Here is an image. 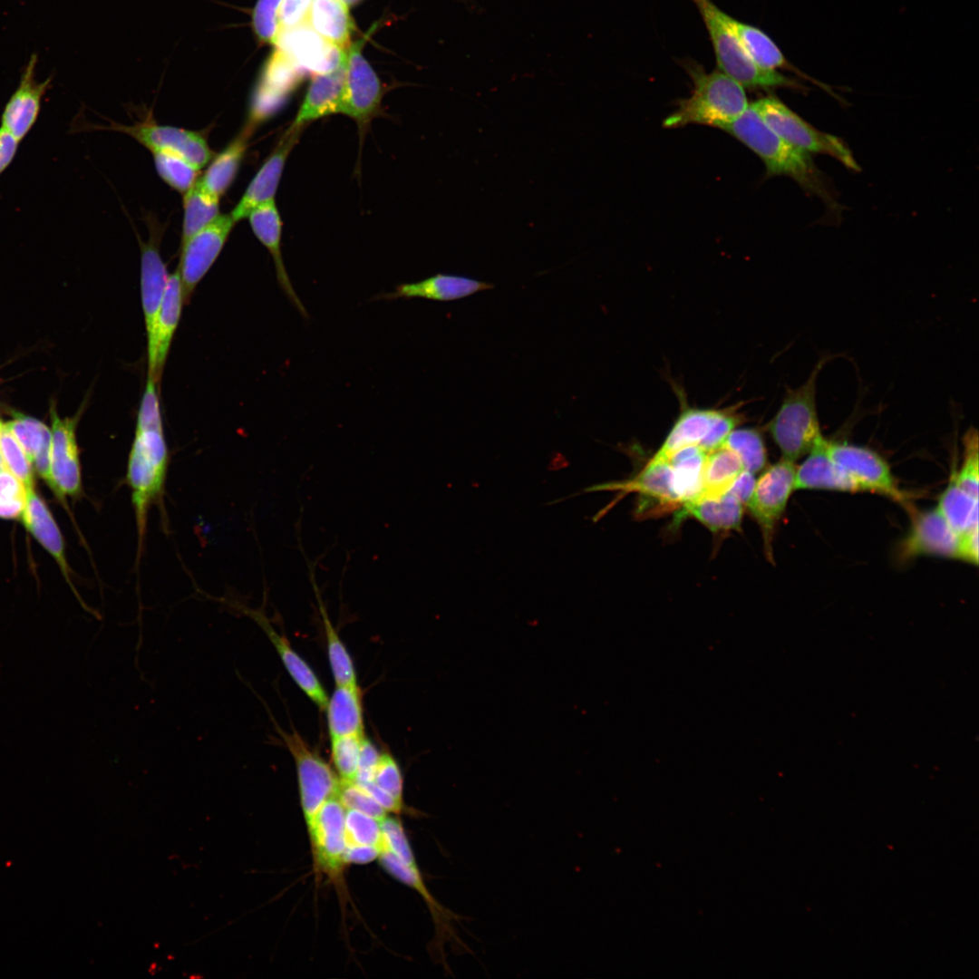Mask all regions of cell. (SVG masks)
<instances>
[{
  "label": "cell",
  "instance_id": "obj_4",
  "mask_svg": "<svg viewBox=\"0 0 979 979\" xmlns=\"http://www.w3.org/2000/svg\"><path fill=\"white\" fill-rule=\"evenodd\" d=\"M829 360V355L822 357L805 383L787 390L779 410L767 425L782 459L796 462L823 436L817 410V381Z\"/></svg>",
  "mask_w": 979,
  "mask_h": 979
},
{
  "label": "cell",
  "instance_id": "obj_7",
  "mask_svg": "<svg viewBox=\"0 0 979 979\" xmlns=\"http://www.w3.org/2000/svg\"><path fill=\"white\" fill-rule=\"evenodd\" d=\"M275 727L294 758L301 808L305 825L308 826L322 805L338 795L340 779L329 764L312 751L298 732H287L276 723Z\"/></svg>",
  "mask_w": 979,
  "mask_h": 979
},
{
  "label": "cell",
  "instance_id": "obj_52",
  "mask_svg": "<svg viewBox=\"0 0 979 979\" xmlns=\"http://www.w3.org/2000/svg\"><path fill=\"white\" fill-rule=\"evenodd\" d=\"M373 781L397 800L403 802L402 775L397 761L391 754L380 755Z\"/></svg>",
  "mask_w": 979,
  "mask_h": 979
},
{
  "label": "cell",
  "instance_id": "obj_8",
  "mask_svg": "<svg viewBox=\"0 0 979 979\" xmlns=\"http://www.w3.org/2000/svg\"><path fill=\"white\" fill-rule=\"evenodd\" d=\"M373 25L363 38L350 44L346 51L345 77L340 113L354 120L364 131L380 110L383 97L381 82L362 54V47L375 29Z\"/></svg>",
  "mask_w": 979,
  "mask_h": 979
},
{
  "label": "cell",
  "instance_id": "obj_55",
  "mask_svg": "<svg viewBox=\"0 0 979 979\" xmlns=\"http://www.w3.org/2000/svg\"><path fill=\"white\" fill-rule=\"evenodd\" d=\"M358 785L369 793L386 812L400 813L403 809V802L397 800L373 780Z\"/></svg>",
  "mask_w": 979,
  "mask_h": 979
},
{
  "label": "cell",
  "instance_id": "obj_17",
  "mask_svg": "<svg viewBox=\"0 0 979 979\" xmlns=\"http://www.w3.org/2000/svg\"><path fill=\"white\" fill-rule=\"evenodd\" d=\"M302 126H290L276 149L262 164L242 195L231 216L236 223L247 218L258 206L275 200L286 160L297 142Z\"/></svg>",
  "mask_w": 979,
  "mask_h": 979
},
{
  "label": "cell",
  "instance_id": "obj_29",
  "mask_svg": "<svg viewBox=\"0 0 979 979\" xmlns=\"http://www.w3.org/2000/svg\"><path fill=\"white\" fill-rule=\"evenodd\" d=\"M675 522L694 518L713 533L739 530L743 516V505L732 494L717 498H698L681 506Z\"/></svg>",
  "mask_w": 979,
  "mask_h": 979
},
{
  "label": "cell",
  "instance_id": "obj_14",
  "mask_svg": "<svg viewBox=\"0 0 979 979\" xmlns=\"http://www.w3.org/2000/svg\"><path fill=\"white\" fill-rule=\"evenodd\" d=\"M827 451L865 491L877 492L895 500L906 501V494L898 488L888 463L873 450L828 441Z\"/></svg>",
  "mask_w": 979,
  "mask_h": 979
},
{
  "label": "cell",
  "instance_id": "obj_26",
  "mask_svg": "<svg viewBox=\"0 0 979 979\" xmlns=\"http://www.w3.org/2000/svg\"><path fill=\"white\" fill-rule=\"evenodd\" d=\"M141 245V294L147 339L151 335L163 299L169 275L154 234Z\"/></svg>",
  "mask_w": 979,
  "mask_h": 979
},
{
  "label": "cell",
  "instance_id": "obj_54",
  "mask_svg": "<svg viewBox=\"0 0 979 979\" xmlns=\"http://www.w3.org/2000/svg\"><path fill=\"white\" fill-rule=\"evenodd\" d=\"M380 755L381 754L374 744L363 737L361 744L359 765L354 780L355 783L363 784L373 780Z\"/></svg>",
  "mask_w": 979,
  "mask_h": 979
},
{
  "label": "cell",
  "instance_id": "obj_45",
  "mask_svg": "<svg viewBox=\"0 0 979 979\" xmlns=\"http://www.w3.org/2000/svg\"><path fill=\"white\" fill-rule=\"evenodd\" d=\"M346 846H375L382 849L380 820L355 809H345Z\"/></svg>",
  "mask_w": 979,
  "mask_h": 979
},
{
  "label": "cell",
  "instance_id": "obj_32",
  "mask_svg": "<svg viewBox=\"0 0 979 979\" xmlns=\"http://www.w3.org/2000/svg\"><path fill=\"white\" fill-rule=\"evenodd\" d=\"M15 437L34 470L50 486L51 429L41 421L19 412L5 422Z\"/></svg>",
  "mask_w": 979,
  "mask_h": 979
},
{
  "label": "cell",
  "instance_id": "obj_31",
  "mask_svg": "<svg viewBox=\"0 0 979 979\" xmlns=\"http://www.w3.org/2000/svg\"><path fill=\"white\" fill-rule=\"evenodd\" d=\"M342 0H312L305 24L325 41L347 50L355 24Z\"/></svg>",
  "mask_w": 979,
  "mask_h": 979
},
{
  "label": "cell",
  "instance_id": "obj_34",
  "mask_svg": "<svg viewBox=\"0 0 979 979\" xmlns=\"http://www.w3.org/2000/svg\"><path fill=\"white\" fill-rule=\"evenodd\" d=\"M325 709L331 738L363 735L362 697L357 685H336Z\"/></svg>",
  "mask_w": 979,
  "mask_h": 979
},
{
  "label": "cell",
  "instance_id": "obj_59",
  "mask_svg": "<svg viewBox=\"0 0 979 979\" xmlns=\"http://www.w3.org/2000/svg\"><path fill=\"white\" fill-rule=\"evenodd\" d=\"M382 849L375 846L347 845L345 849L346 864H367L379 858Z\"/></svg>",
  "mask_w": 979,
  "mask_h": 979
},
{
  "label": "cell",
  "instance_id": "obj_50",
  "mask_svg": "<svg viewBox=\"0 0 979 979\" xmlns=\"http://www.w3.org/2000/svg\"><path fill=\"white\" fill-rule=\"evenodd\" d=\"M739 406L716 409L710 430L699 447L706 453L723 445L729 434L743 422Z\"/></svg>",
  "mask_w": 979,
  "mask_h": 979
},
{
  "label": "cell",
  "instance_id": "obj_18",
  "mask_svg": "<svg viewBox=\"0 0 979 979\" xmlns=\"http://www.w3.org/2000/svg\"><path fill=\"white\" fill-rule=\"evenodd\" d=\"M902 558L934 555L959 558V535L937 508L916 513L911 528L900 546Z\"/></svg>",
  "mask_w": 979,
  "mask_h": 979
},
{
  "label": "cell",
  "instance_id": "obj_37",
  "mask_svg": "<svg viewBox=\"0 0 979 979\" xmlns=\"http://www.w3.org/2000/svg\"><path fill=\"white\" fill-rule=\"evenodd\" d=\"M726 20L745 51L760 67L769 70L792 69L777 44L761 29L726 14Z\"/></svg>",
  "mask_w": 979,
  "mask_h": 979
},
{
  "label": "cell",
  "instance_id": "obj_16",
  "mask_svg": "<svg viewBox=\"0 0 979 979\" xmlns=\"http://www.w3.org/2000/svg\"><path fill=\"white\" fill-rule=\"evenodd\" d=\"M303 72L313 74L331 72L346 58V51L330 44L305 23L281 32L275 46Z\"/></svg>",
  "mask_w": 979,
  "mask_h": 979
},
{
  "label": "cell",
  "instance_id": "obj_36",
  "mask_svg": "<svg viewBox=\"0 0 979 979\" xmlns=\"http://www.w3.org/2000/svg\"><path fill=\"white\" fill-rule=\"evenodd\" d=\"M706 452L698 445L675 451L668 460L673 470L674 490L682 506L698 498Z\"/></svg>",
  "mask_w": 979,
  "mask_h": 979
},
{
  "label": "cell",
  "instance_id": "obj_46",
  "mask_svg": "<svg viewBox=\"0 0 979 979\" xmlns=\"http://www.w3.org/2000/svg\"><path fill=\"white\" fill-rule=\"evenodd\" d=\"M27 489L0 459V519H20L26 503Z\"/></svg>",
  "mask_w": 979,
  "mask_h": 979
},
{
  "label": "cell",
  "instance_id": "obj_1",
  "mask_svg": "<svg viewBox=\"0 0 979 979\" xmlns=\"http://www.w3.org/2000/svg\"><path fill=\"white\" fill-rule=\"evenodd\" d=\"M159 388L153 380L147 378L126 468L125 480L131 490L137 528V564L144 548L150 509L152 505H163L169 468Z\"/></svg>",
  "mask_w": 979,
  "mask_h": 979
},
{
  "label": "cell",
  "instance_id": "obj_60",
  "mask_svg": "<svg viewBox=\"0 0 979 979\" xmlns=\"http://www.w3.org/2000/svg\"><path fill=\"white\" fill-rule=\"evenodd\" d=\"M348 7L354 5L362 0H342Z\"/></svg>",
  "mask_w": 979,
  "mask_h": 979
},
{
  "label": "cell",
  "instance_id": "obj_42",
  "mask_svg": "<svg viewBox=\"0 0 979 979\" xmlns=\"http://www.w3.org/2000/svg\"><path fill=\"white\" fill-rule=\"evenodd\" d=\"M151 153L159 176L179 193L185 194L198 179L199 170L181 157L164 151Z\"/></svg>",
  "mask_w": 979,
  "mask_h": 979
},
{
  "label": "cell",
  "instance_id": "obj_5",
  "mask_svg": "<svg viewBox=\"0 0 979 979\" xmlns=\"http://www.w3.org/2000/svg\"><path fill=\"white\" fill-rule=\"evenodd\" d=\"M709 34L719 71L743 88H799L792 79L758 66L749 56L726 20V13L712 0H692Z\"/></svg>",
  "mask_w": 979,
  "mask_h": 979
},
{
  "label": "cell",
  "instance_id": "obj_33",
  "mask_svg": "<svg viewBox=\"0 0 979 979\" xmlns=\"http://www.w3.org/2000/svg\"><path fill=\"white\" fill-rule=\"evenodd\" d=\"M716 409L682 404L681 412L654 458L668 460L677 451L698 445L708 433Z\"/></svg>",
  "mask_w": 979,
  "mask_h": 979
},
{
  "label": "cell",
  "instance_id": "obj_10",
  "mask_svg": "<svg viewBox=\"0 0 979 979\" xmlns=\"http://www.w3.org/2000/svg\"><path fill=\"white\" fill-rule=\"evenodd\" d=\"M82 410L73 417L62 418L55 407L50 410L52 421L50 450V489L61 502L82 494L80 450L76 429Z\"/></svg>",
  "mask_w": 979,
  "mask_h": 979
},
{
  "label": "cell",
  "instance_id": "obj_15",
  "mask_svg": "<svg viewBox=\"0 0 979 979\" xmlns=\"http://www.w3.org/2000/svg\"><path fill=\"white\" fill-rule=\"evenodd\" d=\"M38 57L32 53L24 67L15 92L5 103L1 114V125L18 141H22L35 124L42 107L43 98L51 87L49 76L39 82L35 77Z\"/></svg>",
  "mask_w": 979,
  "mask_h": 979
},
{
  "label": "cell",
  "instance_id": "obj_53",
  "mask_svg": "<svg viewBox=\"0 0 979 979\" xmlns=\"http://www.w3.org/2000/svg\"><path fill=\"white\" fill-rule=\"evenodd\" d=\"M312 0H282L279 7L280 34L305 23Z\"/></svg>",
  "mask_w": 979,
  "mask_h": 979
},
{
  "label": "cell",
  "instance_id": "obj_48",
  "mask_svg": "<svg viewBox=\"0 0 979 979\" xmlns=\"http://www.w3.org/2000/svg\"><path fill=\"white\" fill-rule=\"evenodd\" d=\"M282 0H257L252 15L254 32L261 43L276 45L280 35L279 7Z\"/></svg>",
  "mask_w": 979,
  "mask_h": 979
},
{
  "label": "cell",
  "instance_id": "obj_41",
  "mask_svg": "<svg viewBox=\"0 0 979 979\" xmlns=\"http://www.w3.org/2000/svg\"><path fill=\"white\" fill-rule=\"evenodd\" d=\"M319 609L326 635L327 653L331 670L336 685H357L356 674L352 658L333 626L317 592Z\"/></svg>",
  "mask_w": 979,
  "mask_h": 979
},
{
  "label": "cell",
  "instance_id": "obj_13",
  "mask_svg": "<svg viewBox=\"0 0 979 979\" xmlns=\"http://www.w3.org/2000/svg\"><path fill=\"white\" fill-rule=\"evenodd\" d=\"M111 129L131 136L151 152L176 154L199 170L215 155L207 139L199 131L148 121L131 126L112 123Z\"/></svg>",
  "mask_w": 979,
  "mask_h": 979
},
{
  "label": "cell",
  "instance_id": "obj_11",
  "mask_svg": "<svg viewBox=\"0 0 979 979\" xmlns=\"http://www.w3.org/2000/svg\"><path fill=\"white\" fill-rule=\"evenodd\" d=\"M796 466L785 459L765 470L756 480L753 493L747 503L749 510L759 524L767 557L772 558V538L777 523L794 490Z\"/></svg>",
  "mask_w": 979,
  "mask_h": 979
},
{
  "label": "cell",
  "instance_id": "obj_27",
  "mask_svg": "<svg viewBox=\"0 0 979 979\" xmlns=\"http://www.w3.org/2000/svg\"><path fill=\"white\" fill-rule=\"evenodd\" d=\"M344 77L345 61L331 72L313 74L305 97L291 125L305 126L317 119L340 113Z\"/></svg>",
  "mask_w": 979,
  "mask_h": 979
},
{
  "label": "cell",
  "instance_id": "obj_56",
  "mask_svg": "<svg viewBox=\"0 0 979 979\" xmlns=\"http://www.w3.org/2000/svg\"><path fill=\"white\" fill-rule=\"evenodd\" d=\"M755 484L754 474L743 470L727 492L732 494L742 505H747L753 493Z\"/></svg>",
  "mask_w": 979,
  "mask_h": 979
},
{
  "label": "cell",
  "instance_id": "obj_22",
  "mask_svg": "<svg viewBox=\"0 0 979 979\" xmlns=\"http://www.w3.org/2000/svg\"><path fill=\"white\" fill-rule=\"evenodd\" d=\"M493 287L494 285L491 283L463 276L436 274L421 281L398 285L393 291L381 293L371 298V301L423 298L439 302H450Z\"/></svg>",
  "mask_w": 979,
  "mask_h": 979
},
{
  "label": "cell",
  "instance_id": "obj_21",
  "mask_svg": "<svg viewBox=\"0 0 979 979\" xmlns=\"http://www.w3.org/2000/svg\"><path fill=\"white\" fill-rule=\"evenodd\" d=\"M20 520L25 529L52 556L75 596L86 608L73 583L72 569L67 561L61 530L45 501L34 488L27 490L26 503Z\"/></svg>",
  "mask_w": 979,
  "mask_h": 979
},
{
  "label": "cell",
  "instance_id": "obj_38",
  "mask_svg": "<svg viewBox=\"0 0 979 979\" xmlns=\"http://www.w3.org/2000/svg\"><path fill=\"white\" fill-rule=\"evenodd\" d=\"M937 509L959 536L978 528V498L960 488L953 475L940 495Z\"/></svg>",
  "mask_w": 979,
  "mask_h": 979
},
{
  "label": "cell",
  "instance_id": "obj_47",
  "mask_svg": "<svg viewBox=\"0 0 979 979\" xmlns=\"http://www.w3.org/2000/svg\"><path fill=\"white\" fill-rule=\"evenodd\" d=\"M964 459L960 470L953 474L957 485L974 498H978L979 462L978 432L969 428L963 438Z\"/></svg>",
  "mask_w": 979,
  "mask_h": 979
},
{
  "label": "cell",
  "instance_id": "obj_30",
  "mask_svg": "<svg viewBox=\"0 0 979 979\" xmlns=\"http://www.w3.org/2000/svg\"><path fill=\"white\" fill-rule=\"evenodd\" d=\"M253 132L254 129L245 124L226 148L214 155L204 174L198 179L208 193L220 199L229 189L239 170Z\"/></svg>",
  "mask_w": 979,
  "mask_h": 979
},
{
  "label": "cell",
  "instance_id": "obj_35",
  "mask_svg": "<svg viewBox=\"0 0 979 979\" xmlns=\"http://www.w3.org/2000/svg\"><path fill=\"white\" fill-rule=\"evenodd\" d=\"M743 470L739 456L725 445L708 452L698 498H717L725 494Z\"/></svg>",
  "mask_w": 979,
  "mask_h": 979
},
{
  "label": "cell",
  "instance_id": "obj_24",
  "mask_svg": "<svg viewBox=\"0 0 979 979\" xmlns=\"http://www.w3.org/2000/svg\"><path fill=\"white\" fill-rule=\"evenodd\" d=\"M827 442L828 440L822 436L809 451L804 461L796 467L794 490L865 491L858 482L830 458L827 451Z\"/></svg>",
  "mask_w": 979,
  "mask_h": 979
},
{
  "label": "cell",
  "instance_id": "obj_40",
  "mask_svg": "<svg viewBox=\"0 0 979 979\" xmlns=\"http://www.w3.org/2000/svg\"><path fill=\"white\" fill-rule=\"evenodd\" d=\"M723 445L739 456L745 470L753 474L762 470L767 464L765 443L758 429H734Z\"/></svg>",
  "mask_w": 979,
  "mask_h": 979
},
{
  "label": "cell",
  "instance_id": "obj_12",
  "mask_svg": "<svg viewBox=\"0 0 979 979\" xmlns=\"http://www.w3.org/2000/svg\"><path fill=\"white\" fill-rule=\"evenodd\" d=\"M235 224L230 213L220 214L180 246L178 271L185 304L189 303L196 286L215 263Z\"/></svg>",
  "mask_w": 979,
  "mask_h": 979
},
{
  "label": "cell",
  "instance_id": "obj_25",
  "mask_svg": "<svg viewBox=\"0 0 979 979\" xmlns=\"http://www.w3.org/2000/svg\"><path fill=\"white\" fill-rule=\"evenodd\" d=\"M237 608L248 617L252 618L262 628L276 648L286 671L299 688L320 709H325L328 697L324 687L306 662L292 648L288 640L275 630L262 611L250 609L245 606H237Z\"/></svg>",
  "mask_w": 979,
  "mask_h": 979
},
{
  "label": "cell",
  "instance_id": "obj_9",
  "mask_svg": "<svg viewBox=\"0 0 979 979\" xmlns=\"http://www.w3.org/2000/svg\"><path fill=\"white\" fill-rule=\"evenodd\" d=\"M344 814L345 808L335 796L322 805L306 826L315 872L317 876L325 875L336 885H342L347 866Z\"/></svg>",
  "mask_w": 979,
  "mask_h": 979
},
{
  "label": "cell",
  "instance_id": "obj_20",
  "mask_svg": "<svg viewBox=\"0 0 979 979\" xmlns=\"http://www.w3.org/2000/svg\"><path fill=\"white\" fill-rule=\"evenodd\" d=\"M600 490L616 491L620 497L635 492L644 497V500L654 502L665 510L680 505L674 490L673 470L669 460L654 457L632 479L594 485L585 490L588 492Z\"/></svg>",
  "mask_w": 979,
  "mask_h": 979
},
{
  "label": "cell",
  "instance_id": "obj_57",
  "mask_svg": "<svg viewBox=\"0 0 979 979\" xmlns=\"http://www.w3.org/2000/svg\"><path fill=\"white\" fill-rule=\"evenodd\" d=\"M966 562L978 564V528H974L959 536V558Z\"/></svg>",
  "mask_w": 979,
  "mask_h": 979
},
{
  "label": "cell",
  "instance_id": "obj_6",
  "mask_svg": "<svg viewBox=\"0 0 979 979\" xmlns=\"http://www.w3.org/2000/svg\"><path fill=\"white\" fill-rule=\"evenodd\" d=\"M751 105L766 125L787 142L809 154L829 155L848 170H860L852 151L840 138L814 128L777 97H762Z\"/></svg>",
  "mask_w": 979,
  "mask_h": 979
},
{
  "label": "cell",
  "instance_id": "obj_2",
  "mask_svg": "<svg viewBox=\"0 0 979 979\" xmlns=\"http://www.w3.org/2000/svg\"><path fill=\"white\" fill-rule=\"evenodd\" d=\"M722 130L761 159L767 177L783 175L792 179L806 192L819 198L833 215L840 214L841 207L833 189L810 154L777 135L766 125L751 103L741 116Z\"/></svg>",
  "mask_w": 979,
  "mask_h": 979
},
{
  "label": "cell",
  "instance_id": "obj_28",
  "mask_svg": "<svg viewBox=\"0 0 979 979\" xmlns=\"http://www.w3.org/2000/svg\"><path fill=\"white\" fill-rule=\"evenodd\" d=\"M378 858L387 873L411 887L422 896L433 917L438 942L451 938L459 940L453 934V926H451L452 920L458 921L459 916L445 908L431 896L422 879L417 864H404L388 850H382Z\"/></svg>",
  "mask_w": 979,
  "mask_h": 979
},
{
  "label": "cell",
  "instance_id": "obj_3",
  "mask_svg": "<svg viewBox=\"0 0 979 979\" xmlns=\"http://www.w3.org/2000/svg\"><path fill=\"white\" fill-rule=\"evenodd\" d=\"M682 65L693 82L686 99L663 121L664 128L701 124L722 129L748 108L744 88L719 70L707 73L698 63L686 59Z\"/></svg>",
  "mask_w": 979,
  "mask_h": 979
},
{
  "label": "cell",
  "instance_id": "obj_49",
  "mask_svg": "<svg viewBox=\"0 0 979 979\" xmlns=\"http://www.w3.org/2000/svg\"><path fill=\"white\" fill-rule=\"evenodd\" d=\"M380 826L382 850H388L404 864H416L414 854L401 820L396 817L386 815L380 820Z\"/></svg>",
  "mask_w": 979,
  "mask_h": 979
},
{
  "label": "cell",
  "instance_id": "obj_23",
  "mask_svg": "<svg viewBox=\"0 0 979 979\" xmlns=\"http://www.w3.org/2000/svg\"><path fill=\"white\" fill-rule=\"evenodd\" d=\"M254 235L271 255L278 285L292 305L305 318L308 312L289 278L281 252L282 220L275 200L264 203L247 216Z\"/></svg>",
  "mask_w": 979,
  "mask_h": 979
},
{
  "label": "cell",
  "instance_id": "obj_39",
  "mask_svg": "<svg viewBox=\"0 0 979 979\" xmlns=\"http://www.w3.org/2000/svg\"><path fill=\"white\" fill-rule=\"evenodd\" d=\"M183 196L184 215L180 246L220 215L219 199L203 189L198 179Z\"/></svg>",
  "mask_w": 979,
  "mask_h": 979
},
{
  "label": "cell",
  "instance_id": "obj_19",
  "mask_svg": "<svg viewBox=\"0 0 979 979\" xmlns=\"http://www.w3.org/2000/svg\"><path fill=\"white\" fill-rule=\"evenodd\" d=\"M184 304L179 271L169 276L153 332L147 339L148 378L160 383L170 344Z\"/></svg>",
  "mask_w": 979,
  "mask_h": 979
},
{
  "label": "cell",
  "instance_id": "obj_58",
  "mask_svg": "<svg viewBox=\"0 0 979 979\" xmlns=\"http://www.w3.org/2000/svg\"><path fill=\"white\" fill-rule=\"evenodd\" d=\"M20 141L0 127V176L13 162Z\"/></svg>",
  "mask_w": 979,
  "mask_h": 979
},
{
  "label": "cell",
  "instance_id": "obj_44",
  "mask_svg": "<svg viewBox=\"0 0 979 979\" xmlns=\"http://www.w3.org/2000/svg\"><path fill=\"white\" fill-rule=\"evenodd\" d=\"M363 735L331 738V756L340 781L354 782Z\"/></svg>",
  "mask_w": 979,
  "mask_h": 979
},
{
  "label": "cell",
  "instance_id": "obj_43",
  "mask_svg": "<svg viewBox=\"0 0 979 979\" xmlns=\"http://www.w3.org/2000/svg\"><path fill=\"white\" fill-rule=\"evenodd\" d=\"M0 459L3 465L28 489L34 488L33 465L6 426L0 422Z\"/></svg>",
  "mask_w": 979,
  "mask_h": 979
},
{
  "label": "cell",
  "instance_id": "obj_51",
  "mask_svg": "<svg viewBox=\"0 0 979 979\" xmlns=\"http://www.w3.org/2000/svg\"><path fill=\"white\" fill-rule=\"evenodd\" d=\"M337 797L345 809L363 812L377 820L387 815L380 804L355 782L341 781Z\"/></svg>",
  "mask_w": 979,
  "mask_h": 979
}]
</instances>
